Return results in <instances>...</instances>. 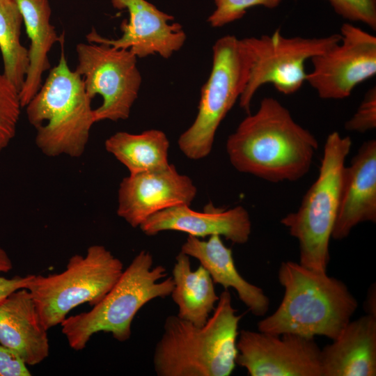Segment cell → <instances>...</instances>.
Instances as JSON below:
<instances>
[{
  "instance_id": "obj_1",
  "label": "cell",
  "mask_w": 376,
  "mask_h": 376,
  "mask_svg": "<svg viewBox=\"0 0 376 376\" xmlns=\"http://www.w3.org/2000/svg\"><path fill=\"white\" fill-rule=\"evenodd\" d=\"M318 142L289 110L272 97L249 113L226 141L231 164L271 182L296 181L310 169Z\"/></svg>"
},
{
  "instance_id": "obj_2",
  "label": "cell",
  "mask_w": 376,
  "mask_h": 376,
  "mask_svg": "<svg viewBox=\"0 0 376 376\" xmlns=\"http://www.w3.org/2000/svg\"><path fill=\"white\" fill-rule=\"evenodd\" d=\"M278 279L284 288L283 299L274 313L258 322L259 331L309 338L323 336L334 340L358 307L342 281L299 263H281Z\"/></svg>"
},
{
  "instance_id": "obj_3",
  "label": "cell",
  "mask_w": 376,
  "mask_h": 376,
  "mask_svg": "<svg viewBox=\"0 0 376 376\" xmlns=\"http://www.w3.org/2000/svg\"><path fill=\"white\" fill-rule=\"evenodd\" d=\"M231 295L224 290L206 323L198 327L168 316L152 356L158 376H228L235 367L238 325Z\"/></svg>"
},
{
  "instance_id": "obj_4",
  "label": "cell",
  "mask_w": 376,
  "mask_h": 376,
  "mask_svg": "<svg viewBox=\"0 0 376 376\" xmlns=\"http://www.w3.org/2000/svg\"><path fill=\"white\" fill-rule=\"evenodd\" d=\"M58 64L26 106L29 123L36 130L35 143L48 157L81 156L95 123L91 99L83 79L68 67L64 38Z\"/></svg>"
},
{
  "instance_id": "obj_5",
  "label": "cell",
  "mask_w": 376,
  "mask_h": 376,
  "mask_svg": "<svg viewBox=\"0 0 376 376\" xmlns=\"http://www.w3.org/2000/svg\"><path fill=\"white\" fill-rule=\"evenodd\" d=\"M162 265L153 267V258L141 251L123 270L121 276L104 297L87 312L66 318L61 331L69 346L80 351L85 348L93 334L111 333L120 342L130 339L131 326L138 311L156 298L170 296L174 281Z\"/></svg>"
},
{
  "instance_id": "obj_6",
  "label": "cell",
  "mask_w": 376,
  "mask_h": 376,
  "mask_svg": "<svg viewBox=\"0 0 376 376\" xmlns=\"http://www.w3.org/2000/svg\"><path fill=\"white\" fill-rule=\"evenodd\" d=\"M351 147L350 136H343L338 132L328 135L317 179L298 210L281 220L299 242V263L312 270L327 272L329 242L340 205L345 159Z\"/></svg>"
},
{
  "instance_id": "obj_7",
  "label": "cell",
  "mask_w": 376,
  "mask_h": 376,
  "mask_svg": "<svg viewBox=\"0 0 376 376\" xmlns=\"http://www.w3.org/2000/svg\"><path fill=\"white\" fill-rule=\"evenodd\" d=\"M123 263L103 245L89 246L84 256L75 254L60 273L33 275L29 291L41 323L48 330L60 324L68 313L84 303L93 306L117 282Z\"/></svg>"
},
{
  "instance_id": "obj_8",
  "label": "cell",
  "mask_w": 376,
  "mask_h": 376,
  "mask_svg": "<svg viewBox=\"0 0 376 376\" xmlns=\"http://www.w3.org/2000/svg\"><path fill=\"white\" fill-rule=\"evenodd\" d=\"M249 60L242 40L226 35L212 47V66L202 87L198 113L191 125L179 137L182 152L194 160L211 152L216 132L239 100L246 86Z\"/></svg>"
},
{
  "instance_id": "obj_9",
  "label": "cell",
  "mask_w": 376,
  "mask_h": 376,
  "mask_svg": "<svg viewBox=\"0 0 376 376\" xmlns=\"http://www.w3.org/2000/svg\"><path fill=\"white\" fill-rule=\"evenodd\" d=\"M340 39V33L318 38L285 37L280 29L270 35L241 39L249 60V75L239 98L240 107L250 113L254 95L266 84L285 95L296 93L306 80V61L323 54Z\"/></svg>"
},
{
  "instance_id": "obj_10",
  "label": "cell",
  "mask_w": 376,
  "mask_h": 376,
  "mask_svg": "<svg viewBox=\"0 0 376 376\" xmlns=\"http://www.w3.org/2000/svg\"><path fill=\"white\" fill-rule=\"evenodd\" d=\"M75 72L83 79L88 97L97 94L102 102L93 109L95 122L129 118L138 97L142 78L137 57L129 49L104 43H79Z\"/></svg>"
},
{
  "instance_id": "obj_11",
  "label": "cell",
  "mask_w": 376,
  "mask_h": 376,
  "mask_svg": "<svg viewBox=\"0 0 376 376\" xmlns=\"http://www.w3.org/2000/svg\"><path fill=\"white\" fill-rule=\"evenodd\" d=\"M340 34L338 43L310 60L313 70L306 81L322 99L346 98L376 74V37L349 22Z\"/></svg>"
},
{
  "instance_id": "obj_12",
  "label": "cell",
  "mask_w": 376,
  "mask_h": 376,
  "mask_svg": "<svg viewBox=\"0 0 376 376\" xmlns=\"http://www.w3.org/2000/svg\"><path fill=\"white\" fill-rule=\"evenodd\" d=\"M236 346L235 363L250 376H322L314 338L241 330Z\"/></svg>"
},
{
  "instance_id": "obj_13",
  "label": "cell",
  "mask_w": 376,
  "mask_h": 376,
  "mask_svg": "<svg viewBox=\"0 0 376 376\" xmlns=\"http://www.w3.org/2000/svg\"><path fill=\"white\" fill-rule=\"evenodd\" d=\"M117 9H126L128 21L120 24L121 37L116 39L100 36L94 29L86 36L88 42L104 43L129 49L137 58L159 54L170 58L184 45L187 36L174 17L159 10L147 0H111Z\"/></svg>"
},
{
  "instance_id": "obj_14",
  "label": "cell",
  "mask_w": 376,
  "mask_h": 376,
  "mask_svg": "<svg viewBox=\"0 0 376 376\" xmlns=\"http://www.w3.org/2000/svg\"><path fill=\"white\" fill-rule=\"evenodd\" d=\"M197 189L191 179L175 166L130 174L120 183L118 215L132 227H139L150 217L178 205H190Z\"/></svg>"
},
{
  "instance_id": "obj_15",
  "label": "cell",
  "mask_w": 376,
  "mask_h": 376,
  "mask_svg": "<svg viewBox=\"0 0 376 376\" xmlns=\"http://www.w3.org/2000/svg\"><path fill=\"white\" fill-rule=\"evenodd\" d=\"M139 228L149 236L176 230L198 238L217 235L233 243L243 244L249 239L251 221L249 212L241 205L223 209L210 204L203 211L198 212L184 205L155 213Z\"/></svg>"
},
{
  "instance_id": "obj_16",
  "label": "cell",
  "mask_w": 376,
  "mask_h": 376,
  "mask_svg": "<svg viewBox=\"0 0 376 376\" xmlns=\"http://www.w3.org/2000/svg\"><path fill=\"white\" fill-rule=\"evenodd\" d=\"M376 222V141L364 142L343 172L331 238H346L357 225Z\"/></svg>"
},
{
  "instance_id": "obj_17",
  "label": "cell",
  "mask_w": 376,
  "mask_h": 376,
  "mask_svg": "<svg viewBox=\"0 0 376 376\" xmlns=\"http://www.w3.org/2000/svg\"><path fill=\"white\" fill-rule=\"evenodd\" d=\"M0 344L15 352L26 366L38 364L49 356L47 330L26 288L0 301Z\"/></svg>"
},
{
  "instance_id": "obj_18",
  "label": "cell",
  "mask_w": 376,
  "mask_h": 376,
  "mask_svg": "<svg viewBox=\"0 0 376 376\" xmlns=\"http://www.w3.org/2000/svg\"><path fill=\"white\" fill-rule=\"evenodd\" d=\"M322 376L376 375V316L350 321L320 352Z\"/></svg>"
},
{
  "instance_id": "obj_19",
  "label": "cell",
  "mask_w": 376,
  "mask_h": 376,
  "mask_svg": "<svg viewBox=\"0 0 376 376\" xmlns=\"http://www.w3.org/2000/svg\"><path fill=\"white\" fill-rule=\"evenodd\" d=\"M181 251L195 258L210 275L214 283L224 290L233 288L240 299L252 314L264 316L269 310V299L260 287L248 282L237 271L232 250L226 246L221 236L214 235L207 240L188 235Z\"/></svg>"
},
{
  "instance_id": "obj_20",
  "label": "cell",
  "mask_w": 376,
  "mask_h": 376,
  "mask_svg": "<svg viewBox=\"0 0 376 376\" xmlns=\"http://www.w3.org/2000/svg\"><path fill=\"white\" fill-rule=\"evenodd\" d=\"M21 12L30 40L29 68L19 93L22 107H26L42 85V77L49 69L48 54L63 36H58L50 23L51 7L48 0H15Z\"/></svg>"
},
{
  "instance_id": "obj_21",
  "label": "cell",
  "mask_w": 376,
  "mask_h": 376,
  "mask_svg": "<svg viewBox=\"0 0 376 376\" xmlns=\"http://www.w3.org/2000/svg\"><path fill=\"white\" fill-rule=\"evenodd\" d=\"M172 274L171 297L178 307L177 315L196 326L204 325L219 298L210 275L201 265L193 271L189 256L182 251L175 257Z\"/></svg>"
},
{
  "instance_id": "obj_22",
  "label": "cell",
  "mask_w": 376,
  "mask_h": 376,
  "mask_svg": "<svg viewBox=\"0 0 376 376\" xmlns=\"http://www.w3.org/2000/svg\"><path fill=\"white\" fill-rule=\"evenodd\" d=\"M104 146L131 175L162 169L169 165V141L159 130L139 134L118 132L105 141Z\"/></svg>"
},
{
  "instance_id": "obj_23",
  "label": "cell",
  "mask_w": 376,
  "mask_h": 376,
  "mask_svg": "<svg viewBox=\"0 0 376 376\" xmlns=\"http://www.w3.org/2000/svg\"><path fill=\"white\" fill-rule=\"evenodd\" d=\"M23 18L15 0H0V51L6 77L19 93L29 68V51L20 40Z\"/></svg>"
},
{
  "instance_id": "obj_24",
  "label": "cell",
  "mask_w": 376,
  "mask_h": 376,
  "mask_svg": "<svg viewBox=\"0 0 376 376\" xmlns=\"http://www.w3.org/2000/svg\"><path fill=\"white\" fill-rule=\"evenodd\" d=\"M22 107L19 91L0 73V152L15 136Z\"/></svg>"
},
{
  "instance_id": "obj_25",
  "label": "cell",
  "mask_w": 376,
  "mask_h": 376,
  "mask_svg": "<svg viewBox=\"0 0 376 376\" xmlns=\"http://www.w3.org/2000/svg\"><path fill=\"white\" fill-rule=\"evenodd\" d=\"M283 0H214L215 9L208 17L210 26L219 28L240 19L248 9L254 6H263L273 9Z\"/></svg>"
},
{
  "instance_id": "obj_26",
  "label": "cell",
  "mask_w": 376,
  "mask_h": 376,
  "mask_svg": "<svg viewBox=\"0 0 376 376\" xmlns=\"http://www.w3.org/2000/svg\"><path fill=\"white\" fill-rule=\"evenodd\" d=\"M335 12L350 22L376 30V0H327Z\"/></svg>"
},
{
  "instance_id": "obj_27",
  "label": "cell",
  "mask_w": 376,
  "mask_h": 376,
  "mask_svg": "<svg viewBox=\"0 0 376 376\" xmlns=\"http://www.w3.org/2000/svg\"><path fill=\"white\" fill-rule=\"evenodd\" d=\"M376 127V87L370 88L354 115L345 123L348 131L364 133Z\"/></svg>"
},
{
  "instance_id": "obj_28",
  "label": "cell",
  "mask_w": 376,
  "mask_h": 376,
  "mask_svg": "<svg viewBox=\"0 0 376 376\" xmlns=\"http://www.w3.org/2000/svg\"><path fill=\"white\" fill-rule=\"evenodd\" d=\"M12 269L13 263L9 256L0 246V274L8 272ZM31 276L32 274L26 276H16L10 279L0 276V301L19 289H26Z\"/></svg>"
},
{
  "instance_id": "obj_29",
  "label": "cell",
  "mask_w": 376,
  "mask_h": 376,
  "mask_svg": "<svg viewBox=\"0 0 376 376\" xmlns=\"http://www.w3.org/2000/svg\"><path fill=\"white\" fill-rule=\"evenodd\" d=\"M26 363L13 351L0 344V376H30Z\"/></svg>"
},
{
  "instance_id": "obj_30",
  "label": "cell",
  "mask_w": 376,
  "mask_h": 376,
  "mask_svg": "<svg viewBox=\"0 0 376 376\" xmlns=\"http://www.w3.org/2000/svg\"><path fill=\"white\" fill-rule=\"evenodd\" d=\"M366 314L376 316V288L373 284L368 289L364 304Z\"/></svg>"
}]
</instances>
